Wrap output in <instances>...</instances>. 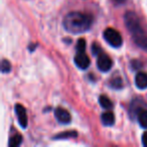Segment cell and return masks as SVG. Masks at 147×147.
Instances as JSON below:
<instances>
[{
	"mask_svg": "<svg viewBox=\"0 0 147 147\" xmlns=\"http://www.w3.org/2000/svg\"><path fill=\"white\" fill-rule=\"evenodd\" d=\"M15 113L17 115V119H18V123L22 128H26L27 127V115L25 108L20 104L15 105Z\"/></svg>",
	"mask_w": 147,
	"mask_h": 147,
	"instance_id": "5",
	"label": "cell"
},
{
	"mask_svg": "<svg viewBox=\"0 0 147 147\" xmlns=\"http://www.w3.org/2000/svg\"><path fill=\"white\" fill-rule=\"evenodd\" d=\"M101 120L105 126H112L115 122V116L112 112H105L101 116Z\"/></svg>",
	"mask_w": 147,
	"mask_h": 147,
	"instance_id": "9",
	"label": "cell"
},
{
	"mask_svg": "<svg viewBox=\"0 0 147 147\" xmlns=\"http://www.w3.org/2000/svg\"><path fill=\"white\" fill-rule=\"evenodd\" d=\"M92 51H93V55H99L100 53H102V51H101L100 47L97 45H93Z\"/></svg>",
	"mask_w": 147,
	"mask_h": 147,
	"instance_id": "17",
	"label": "cell"
},
{
	"mask_svg": "<svg viewBox=\"0 0 147 147\" xmlns=\"http://www.w3.org/2000/svg\"><path fill=\"white\" fill-rule=\"evenodd\" d=\"M138 122L141 127L147 128V110H140L138 112Z\"/></svg>",
	"mask_w": 147,
	"mask_h": 147,
	"instance_id": "10",
	"label": "cell"
},
{
	"mask_svg": "<svg viewBox=\"0 0 147 147\" xmlns=\"http://www.w3.org/2000/svg\"><path fill=\"white\" fill-rule=\"evenodd\" d=\"M74 61H75V63H76L77 67L82 69H86L90 65L91 63L89 57L85 53H78L76 55V57H75V59H74Z\"/></svg>",
	"mask_w": 147,
	"mask_h": 147,
	"instance_id": "6",
	"label": "cell"
},
{
	"mask_svg": "<svg viewBox=\"0 0 147 147\" xmlns=\"http://www.w3.org/2000/svg\"><path fill=\"white\" fill-rule=\"evenodd\" d=\"M104 38L113 47H120L123 43L121 34L114 28H107L104 31Z\"/></svg>",
	"mask_w": 147,
	"mask_h": 147,
	"instance_id": "3",
	"label": "cell"
},
{
	"mask_svg": "<svg viewBox=\"0 0 147 147\" xmlns=\"http://www.w3.org/2000/svg\"><path fill=\"white\" fill-rule=\"evenodd\" d=\"M135 85L140 90H144L147 88V74L138 73L135 77Z\"/></svg>",
	"mask_w": 147,
	"mask_h": 147,
	"instance_id": "8",
	"label": "cell"
},
{
	"mask_svg": "<svg viewBox=\"0 0 147 147\" xmlns=\"http://www.w3.org/2000/svg\"><path fill=\"white\" fill-rule=\"evenodd\" d=\"M110 86L114 89H121L122 88V80L120 78H115L111 81Z\"/></svg>",
	"mask_w": 147,
	"mask_h": 147,
	"instance_id": "15",
	"label": "cell"
},
{
	"mask_svg": "<svg viewBox=\"0 0 147 147\" xmlns=\"http://www.w3.org/2000/svg\"><path fill=\"white\" fill-rule=\"evenodd\" d=\"M99 103H100V105L104 109H111V108H112V106H113L112 102H111L110 99H109L107 96H100Z\"/></svg>",
	"mask_w": 147,
	"mask_h": 147,
	"instance_id": "12",
	"label": "cell"
},
{
	"mask_svg": "<svg viewBox=\"0 0 147 147\" xmlns=\"http://www.w3.org/2000/svg\"><path fill=\"white\" fill-rule=\"evenodd\" d=\"M85 49H86V41L84 38H81L77 42V51L78 53H85Z\"/></svg>",
	"mask_w": 147,
	"mask_h": 147,
	"instance_id": "14",
	"label": "cell"
},
{
	"mask_svg": "<svg viewBox=\"0 0 147 147\" xmlns=\"http://www.w3.org/2000/svg\"><path fill=\"white\" fill-rule=\"evenodd\" d=\"M93 18L91 15L81 12H71L63 19L65 30L73 34H80L87 31L92 25Z\"/></svg>",
	"mask_w": 147,
	"mask_h": 147,
	"instance_id": "1",
	"label": "cell"
},
{
	"mask_svg": "<svg viewBox=\"0 0 147 147\" xmlns=\"http://www.w3.org/2000/svg\"><path fill=\"white\" fill-rule=\"evenodd\" d=\"M97 67L101 71H108L112 67V61L105 53H100L97 55Z\"/></svg>",
	"mask_w": 147,
	"mask_h": 147,
	"instance_id": "4",
	"label": "cell"
},
{
	"mask_svg": "<svg viewBox=\"0 0 147 147\" xmlns=\"http://www.w3.org/2000/svg\"><path fill=\"white\" fill-rule=\"evenodd\" d=\"M55 115L57 120L59 121V123H61V124H69L71 120L69 113L63 108H57L55 109Z\"/></svg>",
	"mask_w": 147,
	"mask_h": 147,
	"instance_id": "7",
	"label": "cell"
},
{
	"mask_svg": "<svg viewBox=\"0 0 147 147\" xmlns=\"http://www.w3.org/2000/svg\"><path fill=\"white\" fill-rule=\"evenodd\" d=\"M125 23L132 33L135 42L142 49H147V36L141 27L137 15L134 12H127L125 14Z\"/></svg>",
	"mask_w": 147,
	"mask_h": 147,
	"instance_id": "2",
	"label": "cell"
},
{
	"mask_svg": "<svg viewBox=\"0 0 147 147\" xmlns=\"http://www.w3.org/2000/svg\"><path fill=\"white\" fill-rule=\"evenodd\" d=\"M11 69V65L7 59H2L1 61V71L2 73H8Z\"/></svg>",
	"mask_w": 147,
	"mask_h": 147,
	"instance_id": "13",
	"label": "cell"
},
{
	"mask_svg": "<svg viewBox=\"0 0 147 147\" xmlns=\"http://www.w3.org/2000/svg\"><path fill=\"white\" fill-rule=\"evenodd\" d=\"M142 144L147 147V131L142 135Z\"/></svg>",
	"mask_w": 147,
	"mask_h": 147,
	"instance_id": "18",
	"label": "cell"
},
{
	"mask_svg": "<svg viewBox=\"0 0 147 147\" xmlns=\"http://www.w3.org/2000/svg\"><path fill=\"white\" fill-rule=\"evenodd\" d=\"M115 1H116L117 3H123L125 1V0H115Z\"/></svg>",
	"mask_w": 147,
	"mask_h": 147,
	"instance_id": "19",
	"label": "cell"
},
{
	"mask_svg": "<svg viewBox=\"0 0 147 147\" xmlns=\"http://www.w3.org/2000/svg\"><path fill=\"white\" fill-rule=\"evenodd\" d=\"M77 136V133L75 131H67L65 133H61V134L57 135L55 138H59V139H63V138H67V137H74Z\"/></svg>",
	"mask_w": 147,
	"mask_h": 147,
	"instance_id": "16",
	"label": "cell"
},
{
	"mask_svg": "<svg viewBox=\"0 0 147 147\" xmlns=\"http://www.w3.org/2000/svg\"><path fill=\"white\" fill-rule=\"evenodd\" d=\"M22 142V136L20 134H15L14 136H12L9 140L8 146L9 147H17L21 144Z\"/></svg>",
	"mask_w": 147,
	"mask_h": 147,
	"instance_id": "11",
	"label": "cell"
}]
</instances>
